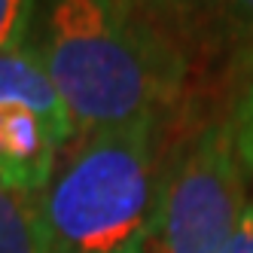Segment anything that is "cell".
<instances>
[{
    "label": "cell",
    "mask_w": 253,
    "mask_h": 253,
    "mask_svg": "<svg viewBox=\"0 0 253 253\" xmlns=\"http://www.w3.org/2000/svg\"><path fill=\"white\" fill-rule=\"evenodd\" d=\"M28 46L61 95L74 137L177 116L192 95L186 49L128 0H40Z\"/></svg>",
    "instance_id": "6da1fadb"
},
{
    "label": "cell",
    "mask_w": 253,
    "mask_h": 253,
    "mask_svg": "<svg viewBox=\"0 0 253 253\" xmlns=\"http://www.w3.org/2000/svg\"><path fill=\"white\" fill-rule=\"evenodd\" d=\"M128 3L147 15L159 31H165L174 43L183 46L192 58V67H198V49H202L211 0H128Z\"/></svg>",
    "instance_id": "8992f818"
},
{
    "label": "cell",
    "mask_w": 253,
    "mask_h": 253,
    "mask_svg": "<svg viewBox=\"0 0 253 253\" xmlns=\"http://www.w3.org/2000/svg\"><path fill=\"white\" fill-rule=\"evenodd\" d=\"M247 205L226 104H183L165 192L143 253H223Z\"/></svg>",
    "instance_id": "3957f363"
},
{
    "label": "cell",
    "mask_w": 253,
    "mask_h": 253,
    "mask_svg": "<svg viewBox=\"0 0 253 253\" xmlns=\"http://www.w3.org/2000/svg\"><path fill=\"white\" fill-rule=\"evenodd\" d=\"M226 113L232 125V140L235 153L241 159V168L253 174V52L238 64H232L226 70Z\"/></svg>",
    "instance_id": "ba28073f"
},
{
    "label": "cell",
    "mask_w": 253,
    "mask_h": 253,
    "mask_svg": "<svg viewBox=\"0 0 253 253\" xmlns=\"http://www.w3.org/2000/svg\"><path fill=\"white\" fill-rule=\"evenodd\" d=\"M40 0H0V55L28 46Z\"/></svg>",
    "instance_id": "9c48e42d"
},
{
    "label": "cell",
    "mask_w": 253,
    "mask_h": 253,
    "mask_svg": "<svg viewBox=\"0 0 253 253\" xmlns=\"http://www.w3.org/2000/svg\"><path fill=\"white\" fill-rule=\"evenodd\" d=\"M223 253H253V202L244 205V211L238 216V223H235V232H232V238H229Z\"/></svg>",
    "instance_id": "30bf717a"
},
{
    "label": "cell",
    "mask_w": 253,
    "mask_h": 253,
    "mask_svg": "<svg viewBox=\"0 0 253 253\" xmlns=\"http://www.w3.org/2000/svg\"><path fill=\"white\" fill-rule=\"evenodd\" d=\"M177 116L74 137L34 195L49 253H143L165 192Z\"/></svg>",
    "instance_id": "7a4b0ae2"
},
{
    "label": "cell",
    "mask_w": 253,
    "mask_h": 253,
    "mask_svg": "<svg viewBox=\"0 0 253 253\" xmlns=\"http://www.w3.org/2000/svg\"><path fill=\"white\" fill-rule=\"evenodd\" d=\"M70 143L74 122L31 46L0 55V183L37 195Z\"/></svg>",
    "instance_id": "277c9868"
},
{
    "label": "cell",
    "mask_w": 253,
    "mask_h": 253,
    "mask_svg": "<svg viewBox=\"0 0 253 253\" xmlns=\"http://www.w3.org/2000/svg\"><path fill=\"white\" fill-rule=\"evenodd\" d=\"M0 253H49L37 198L0 183Z\"/></svg>",
    "instance_id": "52a82bcc"
},
{
    "label": "cell",
    "mask_w": 253,
    "mask_h": 253,
    "mask_svg": "<svg viewBox=\"0 0 253 253\" xmlns=\"http://www.w3.org/2000/svg\"><path fill=\"white\" fill-rule=\"evenodd\" d=\"M253 52V0H211L208 19L198 49V67H211L220 77V64L226 70ZM223 70V74H226Z\"/></svg>",
    "instance_id": "5b68a950"
}]
</instances>
